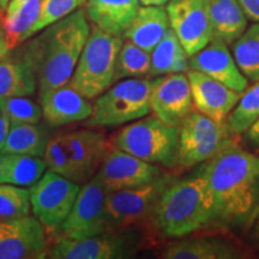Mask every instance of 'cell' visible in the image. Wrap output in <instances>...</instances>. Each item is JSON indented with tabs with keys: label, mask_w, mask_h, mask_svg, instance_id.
<instances>
[{
	"label": "cell",
	"mask_w": 259,
	"mask_h": 259,
	"mask_svg": "<svg viewBox=\"0 0 259 259\" xmlns=\"http://www.w3.org/2000/svg\"><path fill=\"white\" fill-rule=\"evenodd\" d=\"M213 200L215 220L239 225L250 219L259 199V156L229 143L202 173Z\"/></svg>",
	"instance_id": "cell-1"
},
{
	"label": "cell",
	"mask_w": 259,
	"mask_h": 259,
	"mask_svg": "<svg viewBox=\"0 0 259 259\" xmlns=\"http://www.w3.org/2000/svg\"><path fill=\"white\" fill-rule=\"evenodd\" d=\"M45 29L22 48L36 76L38 95L70 82L90 34L83 9Z\"/></svg>",
	"instance_id": "cell-2"
},
{
	"label": "cell",
	"mask_w": 259,
	"mask_h": 259,
	"mask_svg": "<svg viewBox=\"0 0 259 259\" xmlns=\"http://www.w3.org/2000/svg\"><path fill=\"white\" fill-rule=\"evenodd\" d=\"M154 223L162 235L181 238L215 220L213 200L202 174L171 181L163 191L153 212Z\"/></svg>",
	"instance_id": "cell-3"
},
{
	"label": "cell",
	"mask_w": 259,
	"mask_h": 259,
	"mask_svg": "<svg viewBox=\"0 0 259 259\" xmlns=\"http://www.w3.org/2000/svg\"><path fill=\"white\" fill-rule=\"evenodd\" d=\"M122 44L121 36L108 34L94 25L70 79V87L87 99L105 93L114 78L116 58Z\"/></svg>",
	"instance_id": "cell-4"
},
{
	"label": "cell",
	"mask_w": 259,
	"mask_h": 259,
	"mask_svg": "<svg viewBox=\"0 0 259 259\" xmlns=\"http://www.w3.org/2000/svg\"><path fill=\"white\" fill-rule=\"evenodd\" d=\"M180 127L148 116L125 126L115 137V147L153 164L174 168L179 156Z\"/></svg>",
	"instance_id": "cell-5"
},
{
	"label": "cell",
	"mask_w": 259,
	"mask_h": 259,
	"mask_svg": "<svg viewBox=\"0 0 259 259\" xmlns=\"http://www.w3.org/2000/svg\"><path fill=\"white\" fill-rule=\"evenodd\" d=\"M156 80L128 78L106 90L93 106L89 126H118L144 118Z\"/></svg>",
	"instance_id": "cell-6"
},
{
	"label": "cell",
	"mask_w": 259,
	"mask_h": 259,
	"mask_svg": "<svg viewBox=\"0 0 259 259\" xmlns=\"http://www.w3.org/2000/svg\"><path fill=\"white\" fill-rule=\"evenodd\" d=\"M229 143L232 139L226 122L191 112L180 125L178 166L187 168L208 161Z\"/></svg>",
	"instance_id": "cell-7"
},
{
	"label": "cell",
	"mask_w": 259,
	"mask_h": 259,
	"mask_svg": "<svg viewBox=\"0 0 259 259\" xmlns=\"http://www.w3.org/2000/svg\"><path fill=\"white\" fill-rule=\"evenodd\" d=\"M29 191L34 216L45 228L54 232L70 213L80 187L76 181L48 170Z\"/></svg>",
	"instance_id": "cell-8"
},
{
	"label": "cell",
	"mask_w": 259,
	"mask_h": 259,
	"mask_svg": "<svg viewBox=\"0 0 259 259\" xmlns=\"http://www.w3.org/2000/svg\"><path fill=\"white\" fill-rule=\"evenodd\" d=\"M107 190L96 176L80 189L76 202L59 229V239H79L106 232Z\"/></svg>",
	"instance_id": "cell-9"
},
{
	"label": "cell",
	"mask_w": 259,
	"mask_h": 259,
	"mask_svg": "<svg viewBox=\"0 0 259 259\" xmlns=\"http://www.w3.org/2000/svg\"><path fill=\"white\" fill-rule=\"evenodd\" d=\"M171 181V178L164 174L153 183L107 193L108 227H126L153 215L158 199Z\"/></svg>",
	"instance_id": "cell-10"
},
{
	"label": "cell",
	"mask_w": 259,
	"mask_h": 259,
	"mask_svg": "<svg viewBox=\"0 0 259 259\" xmlns=\"http://www.w3.org/2000/svg\"><path fill=\"white\" fill-rule=\"evenodd\" d=\"M166 10L169 27L189 58L211 41L212 30L206 0H169Z\"/></svg>",
	"instance_id": "cell-11"
},
{
	"label": "cell",
	"mask_w": 259,
	"mask_h": 259,
	"mask_svg": "<svg viewBox=\"0 0 259 259\" xmlns=\"http://www.w3.org/2000/svg\"><path fill=\"white\" fill-rule=\"evenodd\" d=\"M162 176L164 173L157 166L118 148L108 150L96 173L107 192L145 185Z\"/></svg>",
	"instance_id": "cell-12"
},
{
	"label": "cell",
	"mask_w": 259,
	"mask_h": 259,
	"mask_svg": "<svg viewBox=\"0 0 259 259\" xmlns=\"http://www.w3.org/2000/svg\"><path fill=\"white\" fill-rule=\"evenodd\" d=\"M192 103L187 74L170 73L156 79L150 96V109L164 124L180 127L191 113Z\"/></svg>",
	"instance_id": "cell-13"
},
{
	"label": "cell",
	"mask_w": 259,
	"mask_h": 259,
	"mask_svg": "<svg viewBox=\"0 0 259 259\" xmlns=\"http://www.w3.org/2000/svg\"><path fill=\"white\" fill-rule=\"evenodd\" d=\"M47 257L45 227L36 218L11 220L0 236V259H42Z\"/></svg>",
	"instance_id": "cell-14"
},
{
	"label": "cell",
	"mask_w": 259,
	"mask_h": 259,
	"mask_svg": "<svg viewBox=\"0 0 259 259\" xmlns=\"http://www.w3.org/2000/svg\"><path fill=\"white\" fill-rule=\"evenodd\" d=\"M192 101L197 111L218 122H226L242 93L235 92L199 71H187Z\"/></svg>",
	"instance_id": "cell-15"
},
{
	"label": "cell",
	"mask_w": 259,
	"mask_h": 259,
	"mask_svg": "<svg viewBox=\"0 0 259 259\" xmlns=\"http://www.w3.org/2000/svg\"><path fill=\"white\" fill-rule=\"evenodd\" d=\"M190 70L199 71L219 80L235 92L244 93L248 79L236 65L228 45L219 38H211L203 50L189 58Z\"/></svg>",
	"instance_id": "cell-16"
},
{
	"label": "cell",
	"mask_w": 259,
	"mask_h": 259,
	"mask_svg": "<svg viewBox=\"0 0 259 259\" xmlns=\"http://www.w3.org/2000/svg\"><path fill=\"white\" fill-rule=\"evenodd\" d=\"M132 253V244L122 236L94 235L79 239H59L48 252L53 259H113Z\"/></svg>",
	"instance_id": "cell-17"
},
{
	"label": "cell",
	"mask_w": 259,
	"mask_h": 259,
	"mask_svg": "<svg viewBox=\"0 0 259 259\" xmlns=\"http://www.w3.org/2000/svg\"><path fill=\"white\" fill-rule=\"evenodd\" d=\"M42 114L51 126H63L89 119L93 105L70 84L40 94Z\"/></svg>",
	"instance_id": "cell-18"
},
{
	"label": "cell",
	"mask_w": 259,
	"mask_h": 259,
	"mask_svg": "<svg viewBox=\"0 0 259 259\" xmlns=\"http://www.w3.org/2000/svg\"><path fill=\"white\" fill-rule=\"evenodd\" d=\"M61 136L76 167L78 183H84L95 174L108 153L106 138L92 130H79Z\"/></svg>",
	"instance_id": "cell-19"
},
{
	"label": "cell",
	"mask_w": 259,
	"mask_h": 259,
	"mask_svg": "<svg viewBox=\"0 0 259 259\" xmlns=\"http://www.w3.org/2000/svg\"><path fill=\"white\" fill-rule=\"evenodd\" d=\"M139 4V0H87L85 14L97 28L122 37L137 15Z\"/></svg>",
	"instance_id": "cell-20"
},
{
	"label": "cell",
	"mask_w": 259,
	"mask_h": 259,
	"mask_svg": "<svg viewBox=\"0 0 259 259\" xmlns=\"http://www.w3.org/2000/svg\"><path fill=\"white\" fill-rule=\"evenodd\" d=\"M36 87V76L22 48L0 60V107L12 97L32 95Z\"/></svg>",
	"instance_id": "cell-21"
},
{
	"label": "cell",
	"mask_w": 259,
	"mask_h": 259,
	"mask_svg": "<svg viewBox=\"0 0 259 259\" xmlns=\"http://www.w3.org/2000/svg\"><path fill=\"white\" fill-rule=\"evenodd\" d=\"M169 28L167 10L163 6H139L124 36L136 46L151 53Z\"/></svg>",
	"instance_id": "cell-22"
},
{
	"label": "cell",
	"mask_w": 259,
	"mask_h": 259,
	"mask_svg": "<svg viewBox=\"0 0 259 259\" xmlns=\"http://www.w3.org/2000/svg\"><path fill=\"white\" fill-rule=\"evenodd\" d=\"M212 38L233 45L247 29V17L236 0H206Z\"/></svg>",
	"instance_id": "cell-23"
},
{
	"label": "cell",
	"mask_w": 259,
	"mask_h": 259,
	"mask_svg": "<svg viewBox=\"0 0 259 259\" xmlns=\"http://www.w3.org/2000/svg\"><path fill=\"white\" fill-rule=\"evenodd\" d=\"M46 170L41 157L22 154L0 153V184L32 186Z\"/></svg>",
	"instance_id": "cell-24"
},
{
	"label": "cell",
	"mask_w": 259,
	"mask_h": 259,
	"mask_svg": "<svg viewBox=\"0 0 259 259\" xmlns=\"http://www.w3.org/2000/svg\"><path fill=\"white\" fill-rule=\"evenodd\" d=\"M240 253L226 242L215 239H189L171 244L162 257L166 259H229Z\"/></svg>",
	"instance_id": "cell-25"
},
{
	"label": "cell",
	"mask_w": 259,
	"mask_h": 259,
	"mask_svg": "<svg viewBox=\"0 0 259 259\" xmlns=\"http://www.w3.org/2000/svg\"><path fill=\"white\" fill-rule=\"evenodd\" d=\"M189 70V56L177 37L176 32L169 28L151 52V66L149 74L162 76L187 72Z\"/></svg>",
	"instance_id": "cell-26"
},
{
	"label": "cell",
	"mask_w": 259,
	"mask_h": 259,
	"mask_svg": "<svg viewBox=\"0 0 259 259\" xmlns=\"http://www.w3.org/2000/svg\"><path fill=\"white\" fill-rule=\"evenodd\" d=\"M48 142L46 130L37 124H11L0 153L44 157Z\"/></svg>",
	"instance_id": "cell-27"
},
{
	"label": "cell",
	"mask_w": 259,
	"mask_h": 259,
	"mask_svg": "<svg viewBox=\"0 0 259 259\" xmlns=\"http://www.w3.org/2000/svg\"><path fill=\"white\" fill-rule=\"evenodd\" d=\"M233 57L242 74L251 82L259 80V22L233 42Z\"/></svg>",
	"instance_id": "cell-28"
},
{
	"label": "cell",
	"mask_w": 259,
	"mask_h": 259,
	"mask_svg": "<svg viewBox=\"0 0 259 259\" xmlns=\"http://www.w3.org/2000/svg\"><path fill=\"white\" fill-rule=\"evenodd\" d=\"M42 0H29L16 10L14 14L5 15L3 25L10 50H14L25 41V35L30 30L40 15Z\"/></svg>",
	"instance_id": "cell-29"
},
{
	"label": "cell",
	"mask_w": 259,
	"mask_h": 259,
	"mask_svg": "<svg viewBox=\"0 0 259 259\" xmlns=\"http://www.w3.org/2000/svg\"><path fill=\"white\" fill-rule=\"evenodd\" d=\"M150 53L127 40L116 58L113 83L125 78H142L150 72Z\"/></svg>",
	"instance_id": "cell-30"
},
{
	"label": "cell",
	"mask_w": 259,
	"mask_h": 259,
	"mask_svg": "<svg viewBox=\"0 0 259 259\" xmlns=\"http://www.w3.org/2000/svg\"><path fill=\"white\" fill-rule=\"evenodd\" d=\"M259 119V80L242 93L238 105L226 120L231 136L245 134Z\"/></svg>",
	"instance_id": "cell-31"
},
{
	"label": "cell",
	"mask_w": 259,
	"mask_h": 259,
	"mask_svg": "<svg viewBox=\"0 0 259 259\" xmlns=\"http://www.w3.org/2000/svg\"><path fill=\"white\" fill-rule=\"evenodd\" d=\"M30 208V191L22 186L0 184V220L24 218L29 215Z\"/></svg>",
	"instance_id": "cell-32"
},
{
	"label": "cell",
	"mask_w": 259,
	"mask_h": 259,
	"mask_svg": "<svg viewBox=\"0 0 259 259\" xmlns=\"http://www.w3.org/2000/svg\"><path fill=\"white\" fill-rule=\"evenodd\" d=\"M87 0H42L37 21L25 35V40L72 14L85 5Z\"/></svg>",
	"instance_id": "cell-33"
},
{
	"label": "cell",
	"mask_w": 259,
	"mask_h": 259,
	"mask_svg": "<svg viewBox=\"0 0 259 259\" xmlns=\"http://www.w3.org/2000/svg\"><path fill=\"white\" fill-rule=\"evenodd\" d=\"M44 158L48 169L65 177L66 179L78 183V174L71 160L69 150L64 143L63 136H56L48 139Z\"/></svg>",
	"instance_id": "cell-34"
},
{
	"label": "cell",
	"mask_w": 259,
	"mask_h": 259,
	"mask_svg": "<svg viewBox=\"0 0 259 259\" xmlns=\"http://www.w3.org/2000/svg\"><path fill=\"white\" fill-rule=\"evenodd\" d=\"M0 108L8 113L11 124H37L42 116L41 107L25 96L6 100Z\"/></svg>",
	"instance_id": "cell-35"
},
{
	"label": "cell",
	"mask_w": 259,
	"mask_h": 259,
	"mask_svg": "<svg viewBox=\"0 0 259 259\" xmlns=\"http://www.w3.org/2000/svg\"><path fill=\"white\" fill-rule=\"evenodd\" d=\"M247 19L259 22V0H236Z\"/></svg>",
	"instance_id": "cell-36"
},
{
	"label": "cell",
	"mask_w": 259,
	"mask_h": 259,
	"mask_svg": "<svg viewBox=\"0 0 259 259\" xmlns=\"http://www.w3.org/2000/svg\"><path fill=\"white\" fill-rule=\"evenodd\" d=\"M10 127H11V120H10L8 113L2 109V113H0V151L4 148Z\"/></svg>",
	"instance_id": "cell-37"
},
{
	"label": "cell",
	"mask_w": 259,
	"mask_h": 259,
	"mask_svg": "<svg viewBox=\"0 0 259 259\" xmlns=\"http://www.w3.org/2000/svg\"><path fill=\"white\" fill-rule=\"evenodd\" d=\"M245 137L259 149V119L245 132Z\"/></svg>",
	"instance_id": "cell-38"
},
{
	"label": "cell",
	"mask_w": 259,
	"mask_h": 259,
	"mask_svg": "<svg viewBox=\"0 0 259 259\" xmlns=\"http://www.w3.org/2000/svg\"><path fill=\"white\" fill-rule=\"evenodd\" d=\"M10 51L11 50H10L8 41H6L4 25H3V19H0V60H2Z\"/></svg>",
	"instance_id": "cell-39"
},
{
	"label": "cell",
	"mask_w": 259,
	"mask_h": 259,
	"mask_svg": "<svg viewBox=\"0 0 259 259\" xmlns=\"http://www.w3.org/2000/svg\"><path fill=\"white\" fill-rule=\"evenodd\" d=\"M251 216L254 220L253 227H252V238L254 239V241L259 246V206H255V209L251 213Z\"/></svg>",
	"instance_id": "cell-40"
},
{
	"label": "cell",
	"mask_w": 259,
	"mask_h": 259,
	"mask_svg": "<svg viewBox=\"0 0 259 259\" xmlns=\"http://www.w3.org/2000/svg\"><path fill=\"white\" fill-rule=\"evenodd\" d=\"M27 2H29V0H11V2L9 3L8 9L5 10V11H6L5 15H11V14H14L16 10H18L19 8H21L22 5L25 4V3H27Z\"/></svg>",
	"instance_id": "cell-41"
},
{
	"label": "cell",
	"mask_w": 259,
	"mask_h": 259,
	"mask_svg": "<svg viewBox=\"0 0 259 259\" xmlns=\"http://www.w3.org/2000/svg\"><path fill=\"white\" fill-rule=\"evenodd\" d=\"M169 0H139L143 6H163L166 5Z\"/></svg>",
	"instance_id": "cell-42"
},
{
	"label": "cell",
	"mask_w": 259,
	"mask_h": 259,
	"mask_svg": "<svg viewBox=\"0 0 259 259\" xmlns=\"http://www.w3.org/2000/svg\"><path fill=\"white\" fill-rule=\"evenodd\" d=\"M10 221H11V220H9V221H3V220H0V236L4 234L6 229H8Z\"/></svg>",
	"instance_id": "cell-43"
},
{
	"label": "cell",
	"mask_w": 259,
	"mask_h": 259,
	"mask_svg": "<svg viewBox=\"0 0 259 259\" xmlns=\"http://www.w3.org/2000/svg\"><path fill=\"white\" fill-rule=\"evenodd\" d=\"M9 3H10V0H0V9L2 10L8 9Z\"/></svg>",
	"instance_id": "cell-44"
},
{
	"label": "cell",
	"mask_w": 259,
	"mask_h": 259,
	"mask_svg": "<svg viewBox=\"0 0 259 259\" xmlns=\"http://www.w3.org/2000/svg\"><path fill=\"white\" fill-rule=\"evenodd\" d=\"M0 113H2V108H0Z\"/></svg>",
	"instance_id": "cell-45"
}]
</instances>
